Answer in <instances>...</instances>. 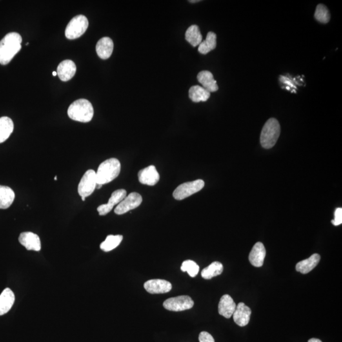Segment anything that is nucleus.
I'll list each match as a JSON object with an SVG mask.
<instances>
[{
  "instance_id": "obj_31",
  "label": "nucleus",
  "mask_w": 342,
  "mask_h": 342,
  "mask_svg": "<svg viewBox=\"0 0 342 342\" xmlns=\"http://www.w3.org/2000/svg\"><path fill=\"white\" fill-rule=\"evenodd\" d=\"M332 223L334 226H339L342 223V208H337L335 211V219Z\"/></svg>"
},
{
  "instance_id": "obj_11",
  "label": "nucleus",
  "mask_w": 342,
  "mask_h": 342,
  "mask_svg": "<svg viewBox=\"0 0 342 342\" xmlns=\"http://www.w3.org/2000/svg\"><path fill=\"white\" fill-rule=\"evenodd\" d=\"M144 288L151 294H165L172 290V285L164 279H150L145 282Z\"/></svg>"
},
{
  "instance_id": "obj_35",
  "label": "nucleus",
  "mask_w": 342,
  "mask_h": 342,
  "mask_svg": "<svg viewBox=\"0 0 342 342\" xmlns=\"http://www.w3.org/2000/svg\"><path fill=\"white\" fill-rule=\"evenodd\" d=\"M82 201H85L86 198L85 197H81Z\"/></svg>"
},
{
  "instance_id": "obj_9",
  "label": "nucleus",
  "mask_w": 342,
  "mask_h": 342,
  "mask_svg": "<svg viewBox=\"0 0 342 342\" xmlns=\"http://www.w3.org/2000/svg\"><path fill=\"white\" fill-rule=\"evenodd\" d=\"M143 201L141 195L136 192L131 193L120 202L115 208L114 212L117 215H123L129 211L135 209L141 205Z\"/></svg>"
},
{
  "instance_id": "obj_28",
  "label": "nucleus",
  "mask_w": 342,
  "mask_h": 342,
  "mask_svg": "<svg viewBox=\"0 0 342 342\" xmlns=\"http://www.w3.org/2000/svg\"><path fill=\"white\" fill-rule=\"evenodd\" d=\"M123 239L122 235H108L105 240L101 243V248L104 252H110L117 248L121 244Z\"/></svg>"
},
{
  "instance_id": "obj_6",
  "label": "nucleus",
  "mask_w": 342,
  "mask_h": 342,
  "mask_svg": "<svg viewBox=\"0 0 342 342\" xmlns=\"http://www.w3.org/2000/svg\"><path fill=\"white\" fill-rule=\"evenodd\" d=\"M205 183L203 180L197 179L195 181L186 182L177 186L173 192V197L177 201H182L200 192L204 187Z\"/></svg>"
},
{
  "instance_id": "obj_20",
  "label": "nucleus",
  "mask_w": 342,
  "mask_h": 342,
  "mask_svg": "<svg viewBox=\"0 0 342 342\" xmlns=\"http://www.w3.org/2000/svg\"><path fill=\"white\" fill-rule=\"evenodd\" d=\"M15 295L10 288H6L0 295V316L6 314L12 308Z\"/></svg>"
},
{
  "instance_id": "obj_8",
  "label": "nucleus",
  "mask_w": 342,
  "mask_h": 342,
  "mask_svg": "<svg viewBox=\"0 0 342 342\" xmlns=\"http://www.w3.org/2000/svg\"><path fill=\"white\" fill-rule=\"evenodd\" d=\"M193 306H194V302L190 297L187 295H181V296L168 299L163 304L164 308L166 309L175 312L190 309Z\"/></svg>"
},
{
  "instance_id": "obj_30",
  "label": "nucleus",
  "mask_w": 342,
  "mask_h": 342,
  "mask_svg": "<svg viewBox=\"0 0 342 342\" xmlns=\"http://www.w3.org/2000/svg\"><path fill=\"white\" fill-rule=\"evenodd\" d=\"M183 272H187L191 277H195L199 272V266L192 260L184 261L181 267Z\"/></svg>"
},
{
  "instance_id": "obj_13",
  "label": "nucleus",
  "mask_w": 342,
  "mask_h": 342,
  "mask_svg": "<svg viewBox=\"0 0 342 342\" xmlns=\"http://www.w3.org/2000/svg\"><path fill=\"white\" fill-rule=\"evenodd\" d=\"M139 183L148 186H154L158 183L160 175L154 166H149L139 171Z\"/></svg>"
},
{
  "instance_id": "obj_17",
  "label": "nucleus",
  "mask_w": 342,
  "mask_h": 342,
  "mask_svg": "<svg viewBox=\"0 0 342 342\" xmlns=\"http://www.w3.org/2000/svg\"><path fill=\"white\" fill-rule=\"evenodd\" d=\"M237 305L232 297L229 295H224L220 300L218 311L220 315L226 318L230 319L233 316Z\"/></svg>"
},
{
  "instance_id": "obj_27",
  "label": "nucleus",
  "mask_w": 342,
  "mask_h": 342,
  "mask_svg": "<svg viewBox=\"0 0 342 342\" xmlns=\"http://www.w3.org/2000/svg\"><path fill=\"white\" fill-rule=\"evenodd\" d=\"M223 272V266L219 262H214L208 267L202 270L201 275L205 279H212V277L219 276Z\"/></svg>"
},
{
  "instance_id": "obj_18",
  "label": "nucleus",
  "mask_w": 342,
  "mask_h": 342,
  "mask_svg": "<svg viewBox=\"0 0 342 342\" xmlns=\"http://www.w3.org/2000/svg\"><path fill=\"white\" fill-rule=\"evenodd\" d=\"M114 50V43L110 37H102L98 41L96 51L98 56L101 59L105 60L109 59Z\"/></svg>"
},
{
  "instance_id": "obj_32",
  "label": "nucleus",
  "mask_w": 342,
  "mask_h": 342,
  "mask_svg": "<svg viewBox=\"0 0 342 342\" xmlns=\"http://www.w3.org/2000/svg\"><path fill=\"white\" fill-rule=\"evenodd\" d=\"M200 342H215L212 335L206 332H202L199 335Z\"/></svg>"
},
{
  "instance_id": "obj_16",
  "label": "nucleus",
  "mask_w": 342,
  "mask_h": 342,
  "mask_svg": "<svg viewBox=\"0 0 342 342\" xmlns=\"http://www.w3.org/2000/svg\"><path fill=\"white\" fill-rule=\"evenodd\" d=\"M266 254V248L261 242H257L253 246L249 254V261L252 266L260 268L263 266Z\"/></svg>"
},
{
  "instance_id": "obj_37",
  "label": "nucleus",
  "mask_w": 342,
  "mask_h": 342,
  "mask_svg": "<svg viewBox=\"0 0 342 342\" xmlns=\"http://www.w3.org/2000/svg\"><path fill=\"white\" fill-rule=\"evenodd\" d=\"M57 179V176H55V181H56Z\"/></svg>"
},
{
  "instance_id": "obj_22",
  "label": "nucleus",
  "mask_w": 342,
  "mask_h": 342,
  "mask_svg": "<svg viewBox=\"0 0 342 342\" xmlns=\"http://www.w3.org/2000/svg\"><path fill=\"white\" fill-rule=\"evenodd\" d=\"M15 199V193L8 186L0 185V208L6 209L10 207Z\"/></svg>"
},
{
  "instance_id": "obj_23",
  "label": "nucleus",
  "mask_w": 342,
  "mask_h": 342,
  "mask_svg": "<svg viewBox=\"0 0 342 342\" xmlns=\"http://www.w3.org/2000/svg\"><path fill=\"white\" fill-rule=\"evenodd\" d=\"M14 125L12 120L8 117L0 118V143H3L13 132Z\"/></svg>"
},
{
  "instance_id": "obj_19",
  "label": "nucleus",
  "mask_w": 342,
  "mask_h": 342,
  "mask_svg": "<svg viewBox=\"0 0 342 342\" xmlns=\"http://www.w3.org/2000/svg\"><path fill=\"white\" fill-rule=\"evenodd\" d=\"M197 79L202 84L203 88L208 92H217L219 87L217 81L214 78L212 73L208 70H203L200 72L197 75Z\"/></svg>"
},
{
  "instance_id": "obj_2",
  "label": "nucleus",
  "mask_w": 342,
  "mask_h": 342,
  "mask_svg": "<svg viewBox=\"0 0 342 342\" xmlns=\"http://www.w3.org/2000/svg\"><path fill=\"white\" fill-rule=\"evenodd\" d=\"M68 117L75 121L89 123L94 115L92 104L88 100L79 99L73 102L68 108Z\"/></svg>"
},
{
  "instance_id": "obj_33",
  "label": "nucleus",
  "mask_w": 342,
  "mask_h": 342,
  "mask_svg": "<svg viewBox=\"0 0 342 342\" xmlns=\"http://www.w3.org/2000/svg\"><path fill=\"white\" fill-rule=\"evenodd\" d=\"M308 342H322L320 340L317 339H310Z\"/></svg>"
},
{
  "instance_id": "obj_10",
  "label": "nucleus",
  "mask_w": 342,
  "mask_h": 342,
  "mask_svg": "<svg viewBox=\"0 0 342 342\" xmlns=\"http://www.w3.org/2000/svg\"><path fill=\"white\" fill-rule=\"evenodd\" d=\"M126 196H127V192L124 189L114 191L108 200V203L100 205L97 208L99 215L103 216V215L108 214L114 208V206L123 201Z\"/></svg>"
},
{
  "instance_id": "obj_25",
  "label": "nucleus",
  "mask_w": 342,
  "mask_h": 342,
  "mask_svg": "<svg viewBox=\"0 0 342 342\" xmlns=\"http://www.w3.org/2000/svg\"><path fill=\"white\" fill-rule=\"evenodd\" d=\"M217 46V35L214 33L209 32L206 35L205 40L199 44V52L202 54L206 55L214 50Z\"/></svg>"
},
{
  "instance_id": "obj_1",
  "label": "nucleus",
  "mask_w": 342,
  "mask_h": 342,
  "mask_svg": "<svg viewBox=\"0 0 342 342\" xmlns=\"http://www.w3.org/2000/svg\"><path fill=\"white\" fill-rule=\"evenodd\" d=\"M21 35L17 33H10L0 41V64L6 65L21 50Z\"/></svg>"
},
{
  "instance_id": "obj_12",
  "label": "nucleus",
  "mask_w": 342,
  "mask_h": 342,
  "mask_svg": "<svg viewBox=\"0 0 342 342\" xmlns=\"http://www.w3.org/2000/svg\"><path fill=\"white\" fill-rule=\"evenodd\" d=\"M19 241L28 250L39 252L41 248V240L38 235L32 232H24L20 235Z\"/></svg>"
},
{
  "instance_id": "obj_3",
  "label": "nucleus",
  "mask_w": 342,
  "mask_h": 342,
  "mask_svg": "<svg viewBox=\"0 0 342 342\" xmlns=\"http://www.w3.org/2000/svg\"><path fill=\"white\" fill-rule=\"evenodd\" d=\"M121 166L118 159L111 158L103 162L96 172L97 184H107L118 177Z\"/></svg>"
},
{
  "instance_id": "obj_24",
  "label": "nucleus",
  "mask_w": 342,
  "mask_h": 342,
  "mask_svg": "<svg viewBox=\"0 0 342 342\" xmlns=\"http://www.w3.org/2000/svg\"><path fill=\"white\" fill-rule=\"evenodd\" d=\"M210 97V93L200 86H193L189 90V97L195 103L206 102Z\"/></svg>"
},
{
  "instance_id": "obj_21",
  "label": "nucleus",
  "mask_w": 342,
  "mask_h": 342,
  "mask_svg": "<svg viewBox=\"0 0 342 342\" xmlns=\"http://www.w3.org/2000/svg\"><path fill=\"white\" fill-rule=\"evenodd\" d=\"M320 259L321 257L319 254L312 255L309 258L304 260V261L299 262L297 264V272L301 273L302 274H308L316 267L320 261Z\"/></svg>"
},
{
  "instance_id": "obj_14",
  "label": "nucleus",
  "mask_w": 342,
  "mask_h": 342,
  "mask_svg": "<svg viewBox=\"0 0 342 342\" xmlns=\"http://www.w3.org/2000/svg\"><path fill=\"white\" fill-rule=\"evenodd\" d=\"M252 310L245 304L240 303L237 306L233 313V319L237 325L243 327L248 325L250 321Z\"/></svg>"
},
{
  "instance_id": "obj_5",
  "label": "nucleus",
  "mask_w": 342,
  "mask_h": 342,
  "mask_svg": "<svg viewBox=\"0 0 342 342\" xmlns=\"http://www.w3.org/2000/svg\"><path fill=\"white\" fill-rule=\"evenodd\" d=\"M89 22L87 18L83 15H79L72 18L67 26L65 35L68 39L79 38L86 32L88 28Z\"/></svg>"
},
{
  "instance_id": "obj_26",
  "label": "nucleus",
  "mask_w": 342,
  "mask_h": 342,
  "mask_svg": "<svg viewBox=\"0 0 342 342\" xmlns=\"http://www.w3.org/2000/svg\"><path fill=\"white\" fill-rule=\"evenodd\" d=\"M185 37L186 41L193 47L199 46L202 41V35L199 26L197 25L191 26L186 31Z\"/></svg>"
},
{
  "instance_id": "obj_29",
  "label": "nucleus",
  "mask_w": 342,
  "mask_h": 342,
  "mask_svg": "<svg viewBox=\"0 0 342 342\" xmlns=\"http://www.w3.org/2000/svg\"><path fill=\"white\" fill-rule=\"evenodd\" d=\"M314 17L317 21L321 22V23L327 24L330 21L331 16L329 10L324 4H319L317 6Z\"/></svg>"
},
{
  "instance_id": "obj_4",
  "label": "nucleus",
  "mask_w": 342,
  "mask_h": 342,
  "mask_svg": "<svg viewBox=\"0 0 342 342\" xmlns=\"http://www.w3.org/2000/svg\"><path fill=\"white\" fill-rule=\"evenodd\" d=\"M281 128L279 122L274 118H271L264 124L261 135V144L266 149H270L276 145Z\"/></svg>"
},
{
  "instance_id": "obj_34",
  "label": "nucleus",
  "mask_w": 342,
  "mask_h": 342,
  "mask_svg": "<svg viewBox=\"0 0 342 342\" xmlns=\"http://www.w3.org/2000/svg\"><path fill=\"white\" fill-rule=\"evenodd\" d=\"M52 74L53 75H54V76H56V75H57V72H53Z\"/></svg>"
},
{
  "instance_id": "obj_36",
  "label": "nucleus",
  "mask_w": 342,
  "mask_h": 342,
  "mask_svg": "<svg viewBox=\"0 0 342 342\" xmlns=\"http://www.w3.org/2000/svg\"><path fill=\"white\" fill-rule=\"evenodd\" d=\"M190 1V2H192V3H193V2H198V1Z\"/></svg>"
},
{
  "instance_id": "obj_7",
  "label": "nucleus",
  "mask_w": 342,
  "mask_h": 342,
  "mask_svg": "<svg viewBox=\"0 0 342 342\" xmlns=\"http://www.w3.org/2000/svg\"><path fill=\"white\" fill-rule=\"evenodd\" d=\"M96 172L92 170H88L82 177L78 184V193L81 197L90 196L97 186Z\"/></svg>"
},
{
  "instance_id": "obj_15",
  "label": "nucleus",
  "mask_w": 342,
  "mask_h": 342,
  "mask_svg": "<svg viewBox=\"0 0 342 342\" xmlns=\"http://www.w3.org/2000/svg\"><path fill=\"white\" fill-rule=\"evenodd\" d=\"M76 72V66L74 62L70 60H66L62 62L57 68V75L61 81L66 82L69 81Z\"/></svg>"
}]
</instances>
